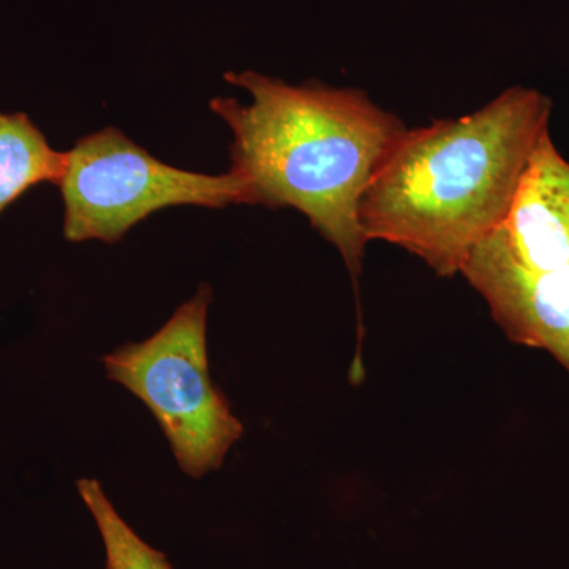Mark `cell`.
<instances>
[{
  "instance_id": "1",
  "label": "cell",
  "mask_w": 569,
  "mask_h": 569,
  "mask_svg": "<svg viewBox=\"0 0 569 569\" xmlns=\"http://www.w3.org/2000/svg\"><path fill=\"white\" fill-rule=\"evenodd\" d=\"M224 81L250 96L249 104L211 100L233 134L230 171L244 183L246 204L301 212L356 279L369 244L359 206L407 127L358 89L291 86L252 70L228 71Z\"/></svg>"
},
{
  "instance_id": "2",
  "label": "cell",
  "mask_w": 569,
  "mask_h": 569,
  "mask_svg": "<svg viewBox=\"0 0 569 569\" xmlns=\"http://www.w3.org/2000/svg\"><path fill=\"white\" fill-rule=\"evenodd\" d=\"M550 111L545 93L515 86L471 114L407 129L359 206L367 242L400 247L437 276L460 274L503 223Z\"/></svg>"
},
{
  "instance_id": "3",
  "label": "cell",
  "mask_w": 569,
  "mask_h": 569,
  "mask_svg": "<svg viewBox=\"0 0 569 569\" xmlns=\"http://www.w3.org/2000/svg\"><path fill=\"white\" fill-rule=\"evenodd\" d=\"M212 298V288L201 284L156 335L103 358L108 378L148 407L179 468L194 479L219 470L244 436L209 373L206 326Z\"/></svg>"
},
{
  "instance_id": "4",
  "label": "cell",
  "mask_w": 569,
  "mask_h": 569,
  "mask_svg": "<svg viewBox=\"0 0 569 569\" xmlns=\"http://www.w3.org/2000/svg\"><path fill=\"white\" fill-rule=\"evenodd\" d=\"M59 190L63 236L70 242L121 241L160 209L246 204L238 176L192 173L160 162L116 127L81 138L70 149Z\"/></svg>"
},
{
  "instance_id": "5",
  "label": "cell",
  "mask_w": 569,
  "mask_h": 569,
  "mask_svg": "<svg viewBox=\"0 0 569 569\" xmlns=\"http://www.w3.org/2000/svg\"><path fill=\"white\" fill-rule=\"evenodd\" d=\"M512 343L552 355L569 373V264L530 271L490 233L460 269Z\"/></svg>"
},
{
  "instance_id": "6",
  "label": "cell",
  "mask_w": 569,
  "mask_h": 569,
  "mask_svg": "<svg viewBox=\"0 0 569 569\" xmlns=\"http://www.w3.org/2000/svg\"><path fill=\"white\" fill-rule=\"evenodd\" d=\"M492 234L530 271L569 264V162L549 130L535 146L507 217Z\"/></svg>"
},
{
  "instance_id": "7",
  "label": "cell",
  "mask_w": 569,
  "mask_h": 569,
  "mask_svg": "<svg viewBox=\"0 0 569 569\" xmlns=\"http://www.w3.org/2000/svg\"><path fill=\"white\" fill-rule=\"evenodd\" d=\"M67 162L69 152L52 149L28 114L0 112V216L37 183L59 186Z\"/></svg>"
},
{
  "instance_id": "8",
  "label": "cell",
  "mask_w": 569,
  "mask_h": 569,
  "mask_svg": "<svg viewBox=\"0 0 569 569\" xmlns=\"http://www.w3.org/2000/svg\"><path fill=\"white\" fill-rule=\"evenodd\" d=\"M77 488L102 535L107 569H173L164 553L142 541L137 531L122 519L118 509L104 496L99 481L80 479Z\"/></svg>"
}]
</instances>
